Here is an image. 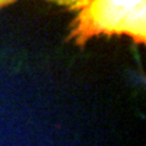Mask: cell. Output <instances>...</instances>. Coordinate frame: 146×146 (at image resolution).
I'll return each mask as SVG.
<instances>
[{"instance_id":"6da1fadb","label":"cell","mask_w":146,"mask_h":146,"mask_svg":"<svg viewBox=\"0 0 146 146\" xmlns=\"http://www.w3.org/2000/svg\"><path fill=\"white\" fill-rule=\"evenodd\" d=\"M72 10H77L70 38L84 45L89 38L99 34H127L138 44L145 43L146 3L144 1H65Z\"/></svg>"},{"instance_id":"7a4b0ae2","label":"cell","mask_w":146,"mask_h":146,"mask_svg":"<svg viewBox=\"0 0 146 146\" xmlns=\"http://www.w3.org/2000/svg\"><path fill=\"white\" fill-rule=\"evenodd\" d=\"M12 1H4V0H0V7H3L4 5H7V4H11Z\"/></svg>"}]
</instances>
